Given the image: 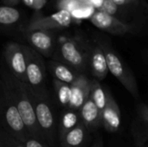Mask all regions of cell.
<instances>
[{
	"instance_id": "obj_1",
	"label": "cell",
	"mask_w": 148,
	"mask_h": 147,
	"mask_svg": "<svg viewBox=\"0 0 148 147\" xmlns=\"http://www.w3.org/2000/svg\"><path fill=\"white\" fill-rule=\"evenodd\" d=\"M1 81L15 101L29 136L43 141L36 121L32 93L28 85L15 78L8 71L2 75Z\"/></svg>"
},
{
	"instance_id": "obj_2",
	"label": "cell",
	"mask_w": 148,
	"mask_h": 147,
	"mask_svg": "<svg viewBox=\"0 0 148 147\" xmlns=\"http://www.w3.org/2000/svg\"><path fill=\"white\" fill-rule=\"evenodd\" d=\"M89 49L90 42L83 38L67 37L57 42L54 60L67 64L81 74H86L88 70Z\"/></svg>"
},
{
	"instance_id": "obj_3",
	"label": "cell",
	"mask_w": 148,
	"mask_h": 147,
	"mask_svg": "<svg viewBox=\"0 0 148 147\" xmlns=\"http://www.w3.org/2000/svg\"><path fill=\"white\" fill-rule=\"evenodd\" d=\"M0 126L23 143L29 137L17 107L0 81Z\"/></svg>"
},
{
	"instance_id": "obj_4",
	"label": "cell",
	"mask_w": 148,
	"mask_h": 147,
	"mask_svg": "<svg viewBox=\"0 0 148 147\" xmlns=\"http://www.w3.org/2000/svg\"><path fill=\"white\" fill-rule=\"evenodd\" d=\"M95 41L101 45L104 51L108 71L115 77L127 91L135 99H139L140 92L135 75L130 67L121 56L116 52L112 44L103 38H97Z\"/></svg>"
},
{
	"instance_id": "obj_5",
	"label": "cell",
	"mask_w": 148,
	"mask_h": 147,
	"mask_svg": "<svg viewBox=\"0 0 148 147\" xmlns=\"http://www.w3.org/2000/svg\"><path fill=\"white\" fill-rule=\"evenodd\" d=\"M32 100L37 125L42 139L49 146L54 147L57 139L58 119L56 115L49 95L39 96L32 93Z\"/></svg>"
},
{
	"instance_id": "obj_6",
	"label": "cell",
	"mask_w": 148,
	"mask_h": 147,
	"mask_svg": "<svg viewBox=\"0 0 148 147\" xmlns=\"http://www.w3.org/2000/svg\"><path fill=\"white\" fill-rule=\"evenodd\" d=\"M27 55L26 84L34 94L49 96L46 87V66L42 56L29 46H27Z\"/></svg>"
},
{
	"instance_id": "obj_7",
	"label": "cell",
	"mask_w": 148,
	"mask_h": 147,
	"mask_svg": "<svg viewBox=\"0 0 148 147\" xmlns=\"http://www.w3.org/2000/svg\"><path fill=\"white\" fill-rule=\"evenodd\" d=\"M3 57L8 72L17 80L26 83V68L28 62L27 46L11 42L3 49Z\"/></svg>"
},
{
	"instance_id": "obj_8",
	"label": "cell",
	"mask_w": 148,
	"mask_h": 147,
	"mask_svg": "<svg viewBox=\"0 0 148 147\" xmlns=\"http://www.w3.org/2000/svg\"><path fill=\"white\" fill-rule=\"evenodd\" d=\"M73 21L71 12L60 10L57 12L49 16H42L39 14L34 15L30 21L25 25L23 31L30 30H50L55 31L68 28Z\"/></svg>"
},
{
	"instance_id": "obj_9",
	"label": "cell",
	"mask_w": 148,
	"mask_h": 147,
	"mask_svg": "<svg viewBox=\"0 0 148 147\" xmlns=\"http://www.w3.org/2000/svg\"><path fill=\"white\" fill-rule=\"evenodd\" d=\"M23 36L29 43V47L42 56H53L57 44L54 31L41 29L23 31Z\"/></svg>"
},
{
	"instance_id": "obj_10",
	"label": "cell",
	"mask_w": 148,
	"mask_h": 147,
	"mask_svg": "<svg viewBox=\"0 0 148 147\" xmlns=\"http://www.w3.org/2000/svg\"><path fill=\"white\" fill-rule=\"evenodd\" d=\"M89 20L91 23L99 29L114 36H123L134 30L132 27L123 23L112 15L100 10H95Z\"/></svg>"
},
{
	"instance_id": "obj_11",
	"label": "cell",
	"mask_w": 148,
	"mask_h": 147,
	"mask_svg": "<svg viewBox=\"0 0 148 147\" xmlns=\"http://www.w3.org/2000/svg\"><path fill=\"white\" fill-rule=\"evenodd\" d=\"M88 70L90 71L93 79L99 81L104 80L109 72L104 51L95 40L93 42H90Z\"/></svg>"
},
{
	"instance_id": "obj_12",
	"label": "cell",
	"mask_w": 148,
	"mask_h": 147,
	"mask_svg": "<svg viewBox=\"0 0 148 147\" xmlns=\"http://www.w3.org/2000/svg\"><path fill=\"white\" fill-rule=\"evenodd\" d=\"M91 82L92 79L86 74H81L71 84V101L69 108L80 111L83 104L89 98Z\"/></svg>"
},
{
	"instance_id": "obj_13",
	"label": "cell",
	"mask_w": 148,
	"mask_h": 147,
	"mask_svg": "<svg viewBox=\"0 0 148 147\" xmlns=\"http://www.w3.org/2000/svg\"><path fill=\"white\" fill-rule=\"evenodd\" d=\"M102 127L108 133H116L121 125V113L118 103L114 96L108 92V101L101 112Z\"/></svg>"
},
{
	"instance_id": "obj_14",
	"label": "cell",
	"mask_w": 148,
	"mask_h": 147,
	"mask_svg": "<svg viewBox=\"0 0 148 147\" xmlns=\"http://www.w3.org/2000/svg\"><path fill=\"white\" fill-rule=\"evenodd\" d=\"M79 112L82 124L91 133L102 126L101 112L90 98L83 104Z\"/></svg>"
},
{
	"instance_id": "obj_15",
	"label": "cell",
	"mask_w": 148,
	"mask_h": 147,
	"mask_svg": "<svg viewBox=\"0 0 148 147\" xmlns=\"http://www.w3.org/2000/svg\"><path fill=\"white\" fill-rule=\"evenodd\" d=\"M81 116L80 112L70 108L63 109L60 117L58 118V127H57V139L60 142L67 133L76 127L80 123Z\"/></svg>"
},
{
	"instance_id": "obj_16",
	"label": "cell",
	"mask_w": 148,
	"mask_h": 147,
	"mask_svg": "<svg viewBox=\"0 0 148 147\" xmlns=\"http://www.w3.org/2000/svg\"><path fill=\"white\" fill-rule=\"evenodd\" d=\"M91 133L81 122L59 142L60 147H86Z\"/></svg>"
},
{
	"instance_id": "obj_17",
	"label": "cell",
	"mask_w": 148,
	"mask_h": 147,
	"mask_svg": "<svg viewBox=\"0 0 148 147\" xmlns=\"http://www.w3.org/2000/svg\"><path fill=\"white\" fill-rule=\"evenodd\" d=\"M49 69L53 78L67 84H72L81 75L71 67L61 62L52 60L49 62Z\"/></svg>"
},
{
	"instance_id": "obj_18",
	"label": "cell",
	"mask_w": 148,
	"mask_h": 147,
	"mask_svg": "<svg viewBox=\"0 0 148 147\" xmlns=\"http://www.w3.org/2000/svg\"><path fill=\"white\" fill-rule=\"evenodd\" d=\"M19 10L12 6L0 5V31L13 29L21 20Z\"/></svg>"
},
{
	"instance_id": "obj_19",
	"label": "cell",
	"mask_w": 148,
	"mask_h": 147,
	"mask_svg": "<svg viewBox=\"0 0 148 147\" xmlns=\"http://www.w3.org/2000/svg\"><path fill=\"white\" fill-rule=\"evenodd\" d=\"M53 86L59 106L63 109L69 108L71 101V85L54 79Z\"/></svg>"
},
{
	"instance_id": "obj_20",
	"label": "cell",
	"mask_w": 148,
	"mask_h": 147,
	"mask_svg": "<svg viewBox=\"0 0 148 147\" xmlns=\"http://www.w3.org/2000/svg\"><path fill=\"white\" fill-rule=\"evenodd\" d=\"M108 91L101 86V82L92 78L89 98L94 101V103L96 105L101 112H102L106 107L108 101Z\"/></svg>"
},
{
	"instance_id": "obj_21",
	"label": "cell",
	"mask_w": 148,
	"mask_h": 147,
	"mask_svg": "<svg viewBox=\"0 0 148 147\" xmlns=\"http://www.w3.org/2000/svg\"><path fill=\"white\" fill-rule=\"evenodd\" d=\"M0 147H26L25 145L8 133L0 126Z\"/></svg>"
},
{
	"instance_id": "obj_22",
	"label": "cell",
	"mask_w": 148,
	"mask_h": 147,
	"mask_svg": "<svg viewBox=\"0 0 148 147\" xmlns=\"http://www.w3.org/2000/svg\"><path fill=\"white\" fill-rule=\"evenodd\" d=\"M86 5H91V4L87 3L83 0H58L57 1L58 10H65L69 12H72L75 10L82 6H86Z\"/></svg>"
},
{
	"instance_id": "obj_23",
	"label": "cell",
	"mask_w": 148,
	"mask_h": 147,
	"mask_svg": "<svg viewBox=\"0 0 148 147\" xmlns=\"http://www.w3.org/2000/svg\"><path fill=\"white\" fill-rule=\"evenodd\" d=\"M138 116L144 133L148 138V105L146 103H140L138 106Z\"/></svg>"
},
{
	"instance_id": "obj_24",
	"label": "cell",
	"mask_w": 148,
	"mask_h": 147,
	"mask_svg": "<svg viewBox=\"0 0 148 147\" xmlns=\"http://www.w3.org/2000/svg\"><path fill=\"white\" fill-rule=\"evenodd\" d=\"M95 8L91 5H86L80 7L74 11L71 12L73 18H90L94 12L95 11Z\"/></svg>"
},
{
	"instance_id": "obj_25",
	"label": "cell",
	"mask_w": 148,
	"mask_h": 147,
	"mask_svg": "<svg viewBox=\"0 0 148 147\" xmlns=\"http://www.w3.org/2000/svg\"><path fill=\"white\" fill-rule=\"evenodd\" d=\"M26 147H50L48 144H46L44 141L35 139L31 136H29L25 142L23 143Z\"/></svg>"
},
{
	"instance_id": "obj_26",
	"label": "cell",
	"mask_w": 148,
	"mask_h": 147,
	"mask_svg": "<svg viewBox=\"0 0 148 147\" xmlns=\"http://www.w3.org/2000/svg\"><path fill=\"white\" fill-rule=\"evenodd\" d=\"M23 2L31 9L39 10L46 4L47 0H23Z\"/></svg>"
},
{
	"instance_id": "obj_27",
	"label": "cell",
	"mask_w": 148,
	"mask_h": 147,
	"mask_svg": "<svg viewBox=\"0 0 148 147\" xmlns=\"http://www.w3.org/2000/svg\"><path fill=\"white\" fill-rule=\"evenodd\" d=\"M90 147H104L102 136L100 135V134H98V135L95 138V140H94L92 146Z\"/></svg>"
},
{
	"instance_id": "obj_28",
	"label": "cell",
	"mask_w": 148,
	"mask_h": 147,
	"mask_svg": "<svg viewBox=\"0 0 148 147\" xmlns=\"http://www.w3.org/2000/svg\"><path fill=\"white\" fill-rule=\"evenodd\" d=\"M21 1H23V0H3V2L4 3L5 5L12 6V7H14L15 5H17Z\"/></svg>"
},
{
	"instance_id": "obj_29",
	"label": "cell",
	"mask_w": 148,
	"mask_h": 147,
	"mask_svg": "<svg viewBox=\"0 0 148 147\" xmlns=\"http://www.w3.org/2000/svg\"><path fill=\"white\" fill-rule=\"evenodd\" d=\"M137 147H148V145L145 144V143H142V144H138V146Z\"/></svg>"
},
{
	"instance_id": "obj_30",
	"label": "cell",
	"mask_w": 148,
	"mask_h": 147,
	"mask_svg": "<svg viewBox=\"0 0 148 147\" xmlns=\"http://www.w3.org/2000/svg\"><path fill=\"white\" fill-rule=\"evenodd\" d=\"M83 1H84V2H86L87 3H88V4H90V3H89V0H83ZM91 5H92V4H91ZM92 6H93V5H92Z\"/></svg>"
}]
</instances>
